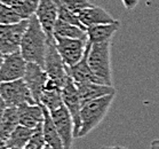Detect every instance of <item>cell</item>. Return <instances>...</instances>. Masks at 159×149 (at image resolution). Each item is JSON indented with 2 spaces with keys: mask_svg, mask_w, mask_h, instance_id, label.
I'll return each instance as SVG.
<instances>
[{
  "mask_svg": "<svg viewBox=\"0 0 159 149\" xmlns=\"http://www.w3.org/2000/svg\"><path fill=\"white\" fill-rule=\"evenodd\" d=\"M48 36L43 29L36 15L29 18V24L23 36L21 54L26 62H33L43 68L48 46Z\"/></svg>",
  "mask_w": 159,
  "mask_h": 149,
  "instance_id": "cell-1",
  "label": "cell"
},
{
  "mask_svg": "<svg viewBox=\"0 0 159 149\" xmlns=\"http://www.w3.org/2000/svg\"><path fill=\"white\" fill-rule=\"evenodd\" d=\"M89 43V41H88ZM88 64L98 84L113 86L111 71V41L90 44L88 49Z\"/></svg>",
  "mask_w": 159,
  "mask_h": 149,
  "instance_id": "cell-2",
  "label": "cell"
},
{
  "mask_svg": "<svg viewBox=\"0 0 159 149\" xmlns=\"http://www.w3.org/2000/svg\"><path fill=\"white\" fill-rule=\"evenodd\" d=\"M115 98H116V93H112V94L92 100L83 105L81 113H80L81 125L78 133V138H84L88 135L101 124V122L107 116Z\"/></svg>",
  "mask_w": 159,
  "mask_h": 149,
  "instance_id": "cell-3",
  "label": "cell"
},
{
  "mask_svg": "<svg viewBox=\"0 0 159 149\" xmlns=\"http://www.w3.org/2000/svg\"><path fill=\"white\" fill-rule=\"evenodd\" d=\"M28 24L29 20H22L14 24L0 26V51L5 56L20 52Z\"/></svg>",
  "mask_w": 159,
  "mask_h": 149,
  "instance_id": "cell-4",
  "label": "cell"
},
{
  "mask_svg": "<svg viewBox=\"0 0 159 149\" xmlns=\"http://www.w3.org/2000/svg\"><path fill=\"white\" fill-rule=\"evenodd\" d=\"M0 96L7 107H20L24 103H37L24 79L0 83Z\"/></svg>",
  "mask_w": 159,
  "mask_h": 149,
  "instance_id": "cell-5",
  "label": "cell"
},
{
  "mask_svg": "<svg viewBox=\"0 0 159 149\" xmlns=\"http://www.w3.org/2000/svg\"><path fill=\"white\" fill-rule=\"evenodd\" d=\"M55 44L65 66L72 67L85 56L88 40L55 36Z\"/></svg>",
  "mask_w": 159,
  "mask_h": 149,
  "instance_id": "cell-6",
  "label": "cell"
},
{
  "mask_svg": "<svg viewBox=\"0 0 159 149\" xmlns=\"http://www.w3.org/2000/svg\"><path fill=\"white\" fill-rule=\"evenodd\" d=\"M43 69L46 70L49 78L55 80L61 86V90L70 78L68 71H66V66L64 64V62H63L61 55L56 48L55 39H48V46L47 52H46V58H45Z\"/></svg>",
  "mask_w": 159,
  "mask_h": 149,
  "instance_id": "cell-7",
  "label": "cell"
},
{
  "mask_svg": "<svg viewBox=\"0 0 159 149\" xmlns=\"http://www.w3.org/2000/svg\"><path fill=\"white\" fill-rule=\"evenodd\" d=\"M61 94L62 99H63V103L72 116V119L75 122V137L78 138V133L80 131V125H81L80 113H81V108H83V101H81L76 83L73 81L71 77L62 87Z\"/></svg>",
  "mask_w": 159,
  "mask_h": 149,
  "instance_id": "cell-8",
  "label": "cell"
},
{
  "mask_svg": "<svg viewBox=\"0 0 159 149\" xmlns=\"http://www.w3.org/2000/svg\"><path fill=\"white\" fill-rule=\"evenodd\" d=\"M57 130L58 134L61 135L64 149H71L75 137V122L72 119L71 114L69 113L65 105H62L57 109L49 111Z\"/></svg>",
  "mask_w": 159,
  "mask_h": 149,
  "instance_id": "cell-9",
  "label": "cell"
},
{
  "mask_svg": "<svg viewBox=\"0 0 159 149\" xmlns=\"http://www.w3.org/2000/svg\"><path fill=\"white\" fill-rule=\"evenodd\" d=\"M28 62L23 58L21 52L5 56V60L0 67V83L23 79L25 75Z\"/></svg>",
  "mask_w": 159,
  "mask_h": 149,
  "instance_id": "cell-10",
  "label": "cell"
},
{
  "mask_svg": "<svg viewBox=\"0 0 159 149\" xmlns=\"http://www.w3.org/2000/svg\"><path fill=\"white\" fill-rule=\"evenodd\" d=\"M23 79L28 85L29 90L31 91V94H32L34 101L37 103H39L40 96L45 91V86H46V83L48 80V75L46 72V70L37 63L28 62L26 71Z\"/></svg>",
  "mask_w": 159,
  "mask_h": 149,
  "instance_id": "cell-11",
  "label": "cell"
},
{
  "mask_svg": "<svg viewBox=\"0 0 159 149\" xmlns=\"http://www.w3.org/2000/svg\"><path fill=\"white\" fill-rule=\"evenodd\" d=\"M49 39H55L54 26L58 18L55 0H40L34 14Z\"/></svg>",
  "mask_w": 159,
  "mask_h": 149,
  "instance_id": "cell-12",
  "label": "cell"
},
{
  "mask_svg": "<svg viewBox=\"0 0 159 149\" xmlns=\"http://www.w3.org/2000/svg\"><path fill=\"white\" fill-rule=\"evenodd\" d=\"M20 124L37 130L43 127L45 120L43 107L39 103H24L17 107Z\"/></svg>",
  "mask_w": 159,
  "mask_h": 149,
  "instance_id": "cell-13",
  "label": "cell"
},
{
  "mask_svg": "<svg viewBox=\"0 0 159 149\" xmlns=\"http://www.w3.org/2000/svg\"><path fill=\"white\" fill-rule=\"evenodd\" d=\"M77 15L85 29L93 26H98V24L113 23L117 21L112 17L110 13H108L100 6H95V5H90L84 9H80L79 12H77Z\"/></svg>",
  "mask_w": 159,
  "mask_h": 149,
  "instance_id": "cell-14",
  "label": "cell"
},
{
  "mask_svg": "<svg viewBox=\"0 0 159 149\" xmlns=\"http://www.w3.org/2000/svg\"><path fill=\"white\" fill-rule=\"evenodd\" d=\"M78 91H79V95L83 101V105L87 102L95 100V99L102 98L104 95L112 94L116 93V88L115 86H109V85H103V84L98 83H80L76 84Z\"/></svg>",
  "mask_w": 159,
  "mask_h": 149,
  "instance_id": "cell-15",
  "label": "cell"
},
{
  "mask_svg": "<svg viewBox=\"0 0 159 149\" xmlns=\"http://www.w3.org/2000/svg\"><path fill=\"white\" fill-rule=\"evenodd\" d=\"M120 22L116 21L113 23H104V24H98V26H89L86 29L87 40L90 44H98V43H105L111 41L112 37L119 30Z\"/></svg>",
  "mask_w": 159,
  "mask_h": 149,
  "instance_id": "cell-16",
  "label": "cell"
},
{
  "mask_svg": "<svg viewBox=\"0 0 159 149\" xmlns=\"http://www.w3.org/2000/svg\"><path fill=\"white\" fill-rule=\"evenodd\" d=\"M88 49H89V43L87 45V51L86 54L81 58V61H79L77 64L72 67H66V71H68V75H69L71 78L73 79V81L76 84L80 83H89V81H93V83H98L96 81V78H95L94 73L92 72V70L89 68V64H88Z\"/></svg>",
  "mask_w": 159,
  "mask_h": 149,
  "instance_id": "cell-17",
  "label": "cell"
},
{
  "mask_svg": "<svg viewBox=\"0 0 159 149\" xmlns=\"http://www.w3.org/2000/svg\"><path fill=\"white\" fill-rule=\"evenodd\" d=\"M43 113H45V120L43 124V133L45 140H46V143L48 146H51L53 149H64V145H63L61 135L58 134L57 130L55 127V124L53 122L49 110L43 107Z\"/></svg>",
  "mask_w": 159,
  "mask_h": 149,
  "instance_id": "cell-18",
  "label": "cell"
},
{
  "mask_svg": "<svg viewBox=\"0 0 159 149\" xmlns=\"http://www.w3.org/2000/svg\"><path fill=\"white\" fill-rule=\"evenodd\" d=\"M20 125L17 107H7L4 117L0 122V139L7 140L11 132Z\"/></svg>",
  "mask_w": 159,
  "mask_h": 149,
  "instance_id": "cell-19",
  "label": "cell"
},
{
  "mask_svg": "<svg viewBox=\"0 0 159 149\" xmlns=\"http://www.w3.org/2000/svg\"><path fill=\"white\" fill-rule=\"evenodd\" d=\"M64 37V38H76V39L87 40L86 30L78 26L68 23L57 18L54 26V37Z\"/></svg>",
  "mask_w": 159,
  "mask_h": 149,
  "instance_id": "cell-20",
  "label": "cell"
},
{
  "mask_svg": "<svg viewBox=\"0 0 159 149\" xmlns=\"http://www.w3.org/2000/svg\"><path fill=\"white\" fill-rule=\"evenodd\" d=\"M34 132H36V130L30 128V127H26V126H24V125H21V124H20L14 131L11 132V134L8 137L6 142H7V145L9 148H11V147L24 148Z\"/></svg>",
  "mask_w": 159,
  "mask_h": 149,
  "instance_id": "cell-21",
  "label": "cell"
},
{
  "mask_svg": "<svg viewBox=\"0 0 159 149\" xmlns=\"http://www.w3.org/2000/svg\"><path fill=\"white\" fill-rule=\"evenodd\" d=\"M39 1L40 0H7V2L5 4L14 8L22 20H29L36 14Z\"/></svg>",
  "mask_w": 159,
  "mask_h": 149,
  "instance_id": "cell-22",
  "label": "cell"
},
{
  "mask_svg": "<svg viewBox=\"0 0 159 149\" xmlns=\"http://www.w3.org/2000/svg\"><path fill=\"white\" fill-rule=\"evenodd\" d=\"M39 105H43L49 111H53L62 105H64L61 91H58V90H56V91H43V93L40 96Z\"/></svg>",
  "mask_w": 159,
  "mask_h": 149,
  "instance_id": "cell-23",
  "label": "cell"
},
{
  "mask_svg": "<svg viewBox=\"0 0 159 149\" xmlns=\"http://www.w3.org/2000/svg\"><path fill=\"white\" fill-rule=\"evenodd\" d=\"M22 21V17L9 5L0 1V26L14 24Z\"/></svg>",
  "mask_w": 159,
  "mask_h": 149,
  "instance_id": "cell-24",
  "label": "cell"
},
{
  "mask_svg": "<svg viewBox=\"0 0 159 149\" xmlns=\"http://www.w3.org/2000/svg\"><path fill=\"white\" fill-rule=\"evenodd\" d=\"M46 145L47 143H46V140L43 137V127H40V128H37L36 132L32 134L24 149H43Z\"/></svg>",
  "mask_w": 159,
  "mask_h": 149,
  "instance_id": "cell-25",
  "label": "cell"
},
{
  "mask_svg": "<svg viewBox=\"0 0 159 149\" xmlns=\"http://www.w3.org/2000/svg\"><path fill=\"white\" fill-rule=\"evenodd\" d=\"M61 2L75 13L93 5L89 0H61Z\"/></svg>",
  "mask_w": 159,
  "mask_h": 149,
  "instance_id": "cell-26",
  "label": "cell"
},
{
  "mask_svg": "<svg viewBox=\"0 0 159 149\" xmlns=\"http://www.w3.org/2000/svg\"><path fill=\"white\" fill-rule=\"evenodd\" d=\"M121 2H123V5L125 6L126 9L132 11V9H134V8L138 6L139 0H121Z\"/></svg>",
  "mask_w": 159,
  "mask_h": 149,
  "instance_id": "cell-27",
  "label": "cell"
},
{
  "mask_svg": "<svg viewBox=\"0 0 159 149\" xmlns=\"http://www.w3.org/2000/svg\"><path fill=\"white\" fill-rule=\"evenodd\" d=\"M7 109V105H6V102L4 101V99L0 96V122L2 119V117H4V114Z\"/></svg>",
  "mask_w": 159,
  "mask_h": 149,
  "instance_id": "cell-28",
  "label": "cell"
},
{
  "mask_svg": "<svg viewBox=\"0 0 159 149\" xmlns=\"http://www.w3.org/2000/svg\"><path fill=\"white\" fill-rule=\"evenodd\" d=\"M150 149H159V139H156L151 142Z\"/></svg>",
  "mask_w": 159,
  "mask_h": 149,
  "instance_id": "cell-29",
  "label": "cell"
},
{
  "mask_svg": "<svg viewBox=\"0 0 159 149\" xmlns=\"http://www.w3.org/2000/svg\"><path fill=\"white\" fill-rule=\"evenodd\" d=\"M0 149H9V147H8L6 140H2V139H0Z\"/></svg>",
  "mask_w": 159,
  "mask_h": 149,
  "instance_id": "cell-30",
  "label": "cell"
},
{
  "mask_svg": "<svg viewBox=\"0 0 159 149\" xmlns=\"http://www.w3.org/2000/svg\"><path fill=\"white\" fill-rule=\"evenodd\" d=\"M101 149H126L121 146H110V147H102Z\"/></svg>",
  "mask_w": 159,
  "mask_h": 149,
  "instance_id": "cell-31",
  "label": "cell"
},
{
  "mask_svg": "<svg viewBox=\"0 0 159 149\" xmlns=\"http://www.w3.org/2000/svg\"><path fill=\"white\" fill-rule=\"evenodd\" d=\"M4 60H5V55H4V53H2V52L0 51V67H1V64H2Z\"/></svg>",
  "mask_w": 159,
  "mask_h": 149,
  "instance_id": "cell-32",
  "label": "cell"
},
{
  "mask_svg": "<svg viewBox=\"0 0 159 149\" xmlns=\"http://www.w3.org/2000/svg\"><path fill=\"white\" fill-rule=\"evenodd\" d=\"M43 149H53V148H52L51 146H48V145H46V146H45V148H43Z\"/></svg>",
  "mask_w": 159,
  "mask_h": 149,
  "instance_id": "cell-33",
  "label": "cell"
},
{
  "mask_svg": "<svg viewBox=\"0 0 159 149\" xmlns=\"http://www.w3.org/2000/svg\"><path fill=\"white\" fill-rule=\"evenodd\" d=\"M9 149H24V148H16V147H11V148Z\"/></svg>",
  "mask_w": 159,
  "mask_h": 149,
  "instance_id": "cell-34",
  "label": "cell"
},
{
  "mask_svg": "<svg viewBox=\"0 0 159 149\" xmlns=\"http://www.w3.org/2000/svg\"><path fill=\"white\" fill-rule=\"evenodd\" d=\"M0 1H2V2H7V0H0Z\"/></svg>",
  "mask_w": 159,
  "mask_h": 149,
  "instance_id": "cell-35",
  "label": "cell"
}]
</instances>
